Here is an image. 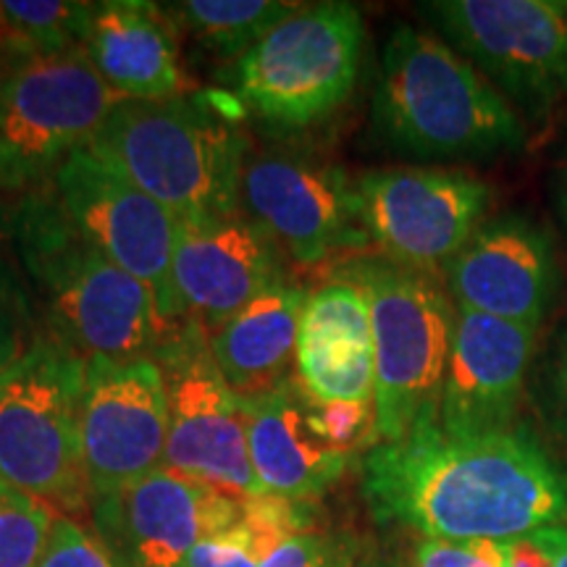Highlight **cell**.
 Wrapping results in <instances>:
<instances>
[{"instance_id": "28", "label": "cell", "mask_w": 567, "mask_h": 567, "mask_svg": "<svg viewBox=\"0 0 567 567\" xmlns=\"http://www.w3.org/2000/svg\"><path fill=\"white\" fill-rule=\"evenodd\" d=\"M358 555L352 536L321 534L310 528L289 536L260 567H350Z\"/></svg>"}, {"instance_id": "23", "label": "cell", "mask_w": 567, "mask_h": 567, "mask_svg": "<svg viewBox=\"0 0 567 567\" xmlns=\"http://www.w3.org/2000/svg\"><path fill=\"white\" fill-rule=\"evenodd\" d=\"M310 530L305 502L260 494L243 499V513L231 526L197 544L189 567H260L289 536Z\"/></svg>"}, {"instance_id": "1", "label": "cell", "mask_w": 567, "mask_h": 567, "mask_svg": "<svg viewBox=\"0 0 567 567\" xmlns=\"http://www.w3.org/2000/svg\"><path fill=\"white\" fill-rule=\"evenodd\" d=\"M360 473L375 520L436 542L505 544L567 523V471L520 423L452 436L431 417L368 446Z\"/></svg>"}, {"instance_id": "26", "label": "cell", "mask_w": 567, "mask_h": 567, "mask_svg": "<svg viewBox=\"0 0 567 567\" xmlns=\"http://www.w3.org/2000/svg\"><path fill=\"white\" fill-rule=\"evenodd\" d=\"M59 515L48 502L0 481V567H38Z\"/></svg>"}, {"instance_id": "30", "label": "cell", "mask_w": 567, "mask_h": 567, "mask_svg": "<svg viewBox=\"0 0 567 567\" xmlns=\"http://www.w3.org/2000/svg\"><path fill=\"white\" fill-rule=\"evenodd\" d=\"M318 425L337 450L352 455L358 446L375 444V413L373 402H334V405H318Z\"/></svg>"}, {"instance_id": "15", "label": "cell", "mask_w": 567, "mask_h": 567, "mask_svg": "<svg viewBox=\"0 0 567 567\" xmlns=\"http://www.w3.org/2000/svg\"><path fill=\"white\" fill-rule=\"evenodd\" d=\"M101 542L118 567H189L197 544L231 526L243 499L161 467L92 502Z\"/></svg>"}, {"instance_id": "14", "label": "cell", "mask_w": 567, "mask_h": 567, "mask_svg": "<svg viewBox=\"0 0 567 567\" xmlns=\"http://www.w3.org/2000/svg\"><path fill=\"white\" fill-rule=\"evenodd\" d=\"M239 203L297 264H323L371 245L354 184L329 161L295 151L258 153L245 163Z\"/></svg>"}, {"instance_id": "25", "label": "cell", "mask_w": 567, "mask_h": 567, "mask_svg": "<svg viewBox=\"0 0 567 567\" xmlns=\"http://www.w3.org/2000/svg\"><path fill=\"white\" fill-rule=\"evenodd\" d=\"M92 3L74 0H0V59L11 69L82 48Z\"/></svg>"}, {"instance_id": "16", "label": "cell", "mask_w": 567, "mask_h": 567, "mask_svg": "<svg viewBox=\"0 0 567 567\" xmlns=\"http://www.w3.org/2000/svg\"><path fill=\"white\" fill-rule=\"evenodd\" d=\"M174 297L179 316L216 331L255 297L287 281L284 250L245 210L176 226Z\"/></svg>"}, {"instance_id": "4", "label": "cell", "mask_w": 567, "mask_h": 567, "mask_svg": "<svg viewBox=\"0 0 567 567\" xmlns=\"http://www.w3.org/2000/svg\"><path fill=\"white\" fill-rule=\"evenodd\" d=\"M87 147L179 221L243 210L245 137L224 105L210 109L189 97L124 101Z\"/></svg>"}, {"instance_id": "35", "label": "cell", "mask_w": 567, "mask_h": 567, "mask_svg": "<svg viewBox=\"0 0 567 567\" xmlns=\"http://www.w3.org/2000/svg\"><path fill=\"white\" fill-rule=\"evenodd\" d=\"M350 567H405L402 563H396L392 557H384V555H358V559Z\"/></svg>"}, {"instance_id": "17", "label": "cell", "mask_w": 567, "mask_h": 567, "mask_svg": "<svg viewBox=\"0 0 567 567\" xmlns=\"http://www.w3.org/2000/svg\"><path fill=\"white\" fill-rule=\"evenodd\" d=\"M446 292L457 310L536 329L557 302L555 243L520 213L488 218L444 268Z\"/></svg>"}, {"instance_id": "32", "label": "cell", "mask_w": 567, "mask_h": 567, "mask_svg": "<svg viewBox=\"0 0 567 567\" xmlns=\"http://www.w3.org/2000/svg\"><path fill=\"white\" fill-rule=\"evenodd\" d=\"M502 557H505V567H555L547 528L505 542Z\"/></svg>"}, {"instance_id": "12", "label": "cell", "mask_w": 567, "mask_h": 567, "mask_svg": "<svg viewBox=\"0 0 567 567\" xmlns=\"http://www.w3.org/2000/svg\"><path fill=\"white\" fill-rule=\"evenodd\" d=\"M53 193L71 226L145 284L168 323L182 321L172 279L179 218L90 147H80L63 161L53 176Z\"/></svg>"}, {"instance_id": "6", "label": "cell", "mask_w": 567, "mask_h": 567, "mask_svg": "<svg viewBox=\"0 0 567 567\" xmlns=\"http://www.w3.org/2000/svg\"><path fill=\"white\" fill-rule=\"evenodd\" d=\"M84 360L48 334L0 381V481L80 515L90 505L80 410Z\"/></svg>"}, {"instance_id": "9", "label": "cell", "mask_w": 567, "mask_h": 567, "mask_svg": "<svg viewBox=\"0 0 567 567\" xmlns=\"http://www.w3.org/2000/svg\"><path fill=\"white\" fill-rule=\"evenodd\" d=\"M153 358L168 396V471L234 499L266 494L250 460L245 402L218 371L208 331L182 318Z\"/></svg>"}, {"instance_id": "33", "label": "cell", "mask_w": 567, "mask_h": 567, "mask_svg": "<svg viewBox=\"0 0 567 567\" xmlns=\"http://www.w3.org/2000/svg\"><path fill=\"white\" fill-rule=\"evenodd\" d=\"M13 231L11 226L0 224V297H24L19 284L17 266H13Z\"/></svg>"}, {"instance_id": "29", "label": "cell", "mask_w": 567, "mask_h": 567, "mask_svg": "<svg viewBox=\"0 0 567 567\" xmlns=\"http://www.w3.org/2000/svg\"><path fill=\"white\" fill-rule=\"evenodd\" d=\"M38 567H118L103 542L92 538L66 515L53 520Z\"/></svg>"}, {"instance_id": "11", "label": "cell", "mask_w": 567, "mask_h": 567, "mask_svg": "<svg viewBox=\"0 0 567 567\" xmlns=\"http://www.w3.org/2000/svg\"><path fill=\"white\" fill-rule=\"evenodd\" d=\"M371 243L394 264L444 271L484 224L492 187L457 168H379L354 182Z\"/></svg>"}, {"instance_id": "36", "label": "cell", "mask_w": 567, "mask_h": 567, "mask_svg": "<svg viewBox=\"0 0 567 567\" xmlns=\"http://www.w3.org/2000/svg\"><path fill=\"white\" fill-rule=\"evenodd\" d=\"M557 208H559V213H563V218L567 224V158L557 174Z\"/></svg>"}, {"instance_id": "5", "label": "cell", "mask_w": 567, "mask_h": 567, "mask_svg": "<svg viewBox=\"0 0 567 567\" xmlns=\"http://www.w3.org/2000/svg\"><path fill=\"white\" fill-rule=\"evenodd\" d=\"M373 329L375 444L396 442L417 423L439 417L457 308L434 274L389 258L352 266Z\"/></svg>"}, {"instance_id": "31", "label": "cell", "mask_w": 567, "mask_h": 567, "mask_svg": "<svg viewBox=\"0 0 567 567\" xmlns=\"http://www.w3.org/2000/svg\"><path fill=\"white\" fill-rule=\"evenodd\" d=\"M34 339L27 297H0V381L27 358Z\"/></svg>"}, {"instance_id": "19", "label": "cell", "mask_w": 567, "mask_h": 567, "mask_svg": "<svg viewBox=\"0 0 567 567\" xmlns=\"http://www.w3.org/2000/svg\"><path fill=\"white\" fill-rule=\"evenodd\" d=\"M295 379L318 405L373 402L371 305L354 281H331L305 300Z\"/></svg>"}, {"instance_id": "2", "label": "cell", "mask_w": 567, "mask_h": 567, "mask_svg": "<svg viewBox=\"0 0 567 567\" xmlns=\"http://www.w3.org/2000/svg\"><path fill=\"white\" fill-rule=\"evenodd\" d=\"M11 231L21 264L45 305V334L76 358H145L174 326L163 318L145 284L71 226L53 182L24 195Z\"/></svg>"}, {"instance_id": "27", "label": "cell", "mask_w": 567, "mask_h": 567, "mask_svg": "<svg viewBox=\"0 0 567 567\" xmlns=\"http://www.w3.org/2000/svg\"><path fill=\"white\" fill-rule=\"evenodd\" d=\"M530 402L549 434L567 446V321L530 368Z\"/></svg>"}, {"instance_id": "34", "label": "cell", "mask_w": 567, "mask_h": 567, "mask_svg": "<svg viewBox=\"0 0 567 567\" xmlns=\"http://www.w3.org/2000/svg\"><path fill=\"white\" fill-rule=\"evenodd\" d=\"M551 555H555V567H567V528L565 526H551L547 528Z\"/></svg>"}, {"instance_id": "3", "label": "cell", "mask_w": 567, "mask_h": 567, "mask_svg": "<svg viewBox=\"0 0 567 567\" xmlns=\"http://www.w3.org/2000/svg\"><path fill=\"white\" fill-rule=\"evenodd\" d=\"M373 130L392 151L423 161H484L520 153V113L455 48L400 24L381 53Z\"/></svg>"}, {"instance_id": "21", "label": "cell", "mask_w": 567, "mask_h": 567, "mask_svg": "<svg viewBox=\"0 0 567 567\" xmlns=\"http://www.w3.org/2000/svg\"><path fill=\"white\" fill-rule=\"evenodd\" d=\"M176 27L163 6L145 0L92 3L82 51L103 82L124 101L184 97L189 82L179 69Z\"/></svg>"}, {"instance_id": "37", "label": "cell", "mask_w": 567, "mask_h": 567, "mask_svg": "<svg viewBox=\"0 0 567 567\" xmlns=\"http://www.w3.org/2000/svg\"><path fill=\"white\" fill-rule=\"evenodd\" d=\"M11 71H13V69L9 66V63L0 59V101H3V90H6V82H9Z\"/></svg>"}, {"instance_id": "13", "label": "cell", "mask_w": 567, "mask_h": 567, "mask_svg": "<svg viewBox=\"0 0 567 567\" xmlns=\"http://www.w3.org/2000/svg\"><path fill=\"white\" fill-rule=\"evenodd\" d=\"M80 439L90 502L166 467L168 396L153 354L84 360Z\"/></svg>"}, {"instance_id": "7", "label": "cell", "mask_w": 567, "mask_h": 567, "mask_svg": "<svg viewBox=\"0 0 567 567\" xmlns=\"http://www.w3.org/2000/svg\"><path fill=\"white\" fill-rule=\"evenodd\" d=\"M365 27L352 3H302L229 69L234 97L266 124L329 118L352 95Z\"/></svg>"}, {"instance_id": "8", "label": "cell", "mask_w": 567, "mask_h": 567, "mask_svg": "<svg viewBox=\"0 0 567 567\" xmlns=\"http://www.w3.org/2000/svg\"><path fill=\"white\" fill-rule=\"evenodd\" d=\"M118 103L82 48L13 69L0 101V193L45 187L101 132Z\"/></svg>"}, {"instance_id": "22", "label": "cell", "mask_w": 567, "mask_h": 567, "mask_svg": "<svg viewBox=\"0 0 567 567\" xmlns=\"http://www.w3.org/2000/svg\"><path fill=\"white\" fill-rule=\"evenodd\" d=\"M305 300V289L284 281L208 334L218 371L243 402L271 394L292 379L289 365L297 354Z\"/></svg>"}, {"instance_id": "10", "label": "cell", "mask_w": 567, "mask_h": 567, "mask_svg": "<svg viewBox=\"0 0 567 567\" xmlns=\"http://www.w3.org/2000/svg\"><path fill=\"white\" fill-rule=\"evenodd\" d=\"M421 11L517 113L567 109V3L434 0Z\"/></svg>"}, {"instance_id": "20", "label": "cell", "mask_w": 567, "mask_h": 567, "mask_svg": "<svg viewBox=\"0 0 567 567\" xmlns=\"http://www.w3.org/2000/svg\"><path fill=\"white\" fill-rule=\"evenodd\" d=\"M250 460L266 494L310 502L342 478L350 455L337 450L318 425L316 402L300 381L245 402Z\"/></svg>"}, {"instance_id": "24", "label": "cell", "mask_w": 567, "mask_h": 567, "mask_svg": "<svg viewBox=\"0 0 567 567\" xmlns=\"http://www.w3.org/2000/svg\"><path fill=\"white\" fill-rule=\"evenodd\" d=\"M300 6L284 0H184L163 6V11L176 30L193 34L208 51L239 59Z\"/></svg>"}, {"instance_id": "18", "label": "cell", "mask_w": 567, "mask_h": 567, "mask_svg": "<svg viewBox=\"0 0 567 567\" xmlns=\"http://www.w3.org/2000/svg\"><path fill=\"white\" fill-rule=\"evenodd\" d=\"M536 329L457 310L439 425L452 436L502 434L517 425L536 360Z\"/></svg>"}]
</instances>
